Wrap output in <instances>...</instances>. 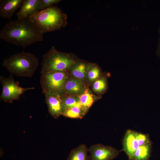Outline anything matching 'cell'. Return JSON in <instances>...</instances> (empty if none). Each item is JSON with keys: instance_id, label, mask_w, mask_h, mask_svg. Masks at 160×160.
Masks as SVG:
<instances>
[{"instance_id": "obj_1", "label": "cell", "mask_w": 160, "mask_h": 160, "mask_svg": "<svg viewBox=\"0 0 160 160\" xmlns=\"http://www.w3.org/2000/svg\"><path fill=\"white\" fill-rule=\"evenodd\" d=\"M44 33L29 17L7 23L0 32V38L12 44L25 47L42 41Z\"/></svg>"}, {"instance_id": "obj_2", "label": "cell", "mask_w": 160, "mask_h": 160, "mask_svg": "<svg viewBox=\"0 0 160 160\" xmlns=\"http://www.w3.org/2000/svg\"><path fill=\"white\" fill-rule=\"evenodd\" d=\"M28 17L44 33L60 30L68 24L67 15L57 6H52Z\"/></svg>"}, {"instance_id": "obj_3", "label": "cell", "mask_w": 160, "mask_h": 160, "mask_svg": "<svg viewBox=\"0 0 160 160\" xmlns=\"http://www.w3.org/2000/svg\"><path fill=\"white\" fill-rule=\"evenodd\" d=\"M2 65L12 75L18 77H32L39 65L37 57L24 52L15 53L3 60Z\"/></svg>"}, {"instance_id": "obj_4", "label": "cell", "mask_w": 160, "mask_h": 160, "mask_svg": "<svg viewBox=\"0 0 160 160\" xmlns=\"http://www.w3.org/2000/svg\"><path fill=\"white\" fill-rule=\"evenodd\" d=\"M77 59L72 54L59 51L53 46L43 55L40 73L67 71Z\"/></svg>"}, {"instance_id": "obj_5", "label": "cell", "mask_w": 160, "mask_h": 160, "mask_svg": "<svg viewBox=\"0 0 160 160\" xmlns=\"http://www.w3.org/2000/svg\"><path fill=\"white\" fill-rule=\"evenodd\" d=\"M68 77V71H55L41 74L40 83L44 95L57 93L61 95L65 94V87Z\"/></svg>"}, {"instance_id": "obj_6", "label": "cell", "mask_w": 160, "mask_h": 160, "mask_svg": "<svg viewBox=\"0 0 160 160\" xmlns=\"http://www.w3.org/2000/svg\"><path fill=\"white\" fill-rule=\"evenodd\" d=\"M0 81L2 85V91L0 99L11 103L14 100H18L20 95L24 92L33 89V87L23 88L19 86V82L15 81L12 75L9 77H0Z\"/></svg>"}, {"instance_id": "obj_7", "label": "cell", "mask_w": 160, "mask_h": 160, "mask_svg": "<svg viewBox=\"0 0 160 160\" xmlns=\"http://www.w3.org/2000/svg\"><path fill=\"white\" fill-rule=\"evenodd\" d=\"M121 151L110 146L100 144L93 145L88 149L90 153L89 160H113Z\"/></svg>"}, {"instance_id": "obj_8", "label": "cell", "mask_w": 160, "mask_h": 160, "mask_svg": "<svg viewBox=\"0 0 160 160\" xmlns=\"http://www.w3.org/2000/svg\"><path fill=\"white\" fill-rule=\"evenodd\" d=\"M50 115L55 119L62 115L63 111L61 95L55 93H48L44 95Z\"/></svg>"}, {"instance_id": "obj_9", "label": "cell", "mask_w": 160, "mask_h": 160, "mask_svg": "<svg viewBox=\"0 0 160 160\" xmlns=\"http://www.w3.org/2000/svg\"><path fill=\"white\" fill-rule=\"evenodd\" d=\"M136 132L128 129L126 131L123 138L121 151L126 154L128 160H131L134 153L140 146L136 137Z\"/></svg>"}, {"instance_id": "obj_10", "label": "cell", "mask_w": 160, "mask_h": 160, "mask_svg": "<svg viewBox=\"0 0 160 160\" xmlns=\"http://www.w3.org/2000/svg\"><path fill=\"white\" fill-rule=\"evenodd\" d=\"M24 0H0V16L10 19L17 9L20 7Z\"/></svg>"}, {"instance_id": "obj_11", "label": "cell", "mask_w": 160, "mask_h": 160, "mask_svg": "<svg viewBox=\"0 0 160 160\" xmlns=\"http://www.w3.org/2000/svg\"><path fill=\"white\" fill-rule=\"evenodd\" d=\"M41 0H24L17 13V19L24 18L40 11Z\"/></svg>"}, {"instance_id": "obj_12", "label": "cell", "mask_w": 160, "mask_h": 160, "mask_svg": "<svg viewBox=\"0 0 160 160\" xmlns=\"http://www.w3.org/2000/svg\"><path fill=\"white\" fill-rule=\"evenodd\" d=\"M90 63L77 59L67 70L75 79L79 80L84 79L87 75Z\"/></svg>"}, {"instance_id": "obj_13", "label": "cell", "mask_w": 160, "mask_h": 160, "mask_svg": "<svg viewBox=\"0 0 160 160\" xmlns=\"http://www.w3.org/2000/svg\"><path fill=\"white\" fill-rule=\"evenodd\" d=\"M84 91V85L81 80L68 76L65 85L64 94L76 96L83 93Z\"/></svg>"}, {"instance_id": "obj_14", "label": "cell", "mask_w": 160, "mask_h": 160, "mask_svg": "<svg viewBox=\"0 0 160 160\" xmlns=\"http://www.w3.org/2000/svg\"><path fill=\"white\" fill-rule=\"evenodd\" d=\"M152 145V142L150 141L139 146L134 153L131 160H150Z\"/></svg>"}, {"instance_id": "obj_15", "label": "cell", "mask_w": 160, "mask_h": 160, "mask_svg": "<svg viewBox=\"0 0 160 160\" xmlns=\"http://www.w3.org/2000/svg\"><path fill=\"white\" fill-rule=\"evenodd\" d=\"M88 151L87 146L81 144L71 150L67 160H89Z\"/></svg>"}, {"instance_id": "obj_16", "label": "cell", "mask_w": 160, "mask_h": 160, "mask_svg": "<svg viewBox=\"0 0 160 160\" xmlns=\"http://www.w3.org/2000/svg\"><path fill=\"white\" fill-rule=\"evenodd\" d=\"M87 111L80 104L65 110L62 115L71 118L81 119Z\"/></svg>"}, {"instance_id": "obj_17", "label": "cell", "mask_w": 160, "mask_h": 160, "mask_svg": "<svg viewBox=\"0 0 160 160\" xmlns=\"http://www.w3.org/2000/svg\"><path fill=\"white\" fill-rule=\"evenodd\" d=\"M79 98L80 104L88 111L94 102V99L92 95L87 89H86Z\"/></svg>"}, {"instance_id": "obj_18", "label": "cell", "mask_w": 160, "mask_h": 160, "mask_svg": "<svg viewBox=\"0 0 160 160\" xmlns=\"http://www.w3.org/2000/svg\"><path fill=\"white\" fill-rule=\"evenodd\" d=\"M61 97L63 111L66 109L76 106L80 104L79 97H77L75 96H72L64 94L61 96Z\"/></svg>"}, {"instance_id": "obj_19", "label": "cell", "mask_w": 160, "mask_h": 160, "mask_svg": "<svg viewBox=\"0 0 160 160\" xmlns=\"http://www.w3.org/2000/svg\"><path fill=\"white\" fill-rule=\"evenodd\" d=\"M100 70L97 66L95 64L90 63V67L87 73L88 80L93 81L99 76Z\"/></svg>"}, {"instance_id": "obj_20", "label": "cell", "mask_w": 160, "mask_h": 160, "mask_svg": "<svg viewBox=\"0 0 160 160\" xmlns=\"http://www.w3.org/2000/svg\"><path fill=\"white\" fill-rule=\"evenodd\" d=\"M106 87L105 79L102 78L96 81L93 84V89L95 92L100 93L104 91Z\"/></svg>"}, {"instance_id": "obj_21", "label": "cell", "mask_w": 160, "mask_h": 160, "mask_svg": "<svg viewBox=\"0 0 160 160\" xmlns=\"http://www.w3.org/2000/svg\"><path fill=\"white\" fill-rule=\"evenodd\" d=\"M136 137L140 146L143 145L151 141L148 134L136 132Z\"/></svg>"}, {"instance_id": "obj_22", "label": "cell", "mask_w": 160, "mask_h": 160, "mask_svg": "<svg viewBox=\"0 0 160 160\" xmlns=\"http://www.w3.org/2000/svg\"><path fill=\"white\" fill-rule=\"evenodd\" d=\"M61 1L60 0H41V10L49 7L54 4L58 3Z\"/></svg>"}, {"instance_id": "obj_23", "label": "cell", "mask_w": 160, "mask_h": 160, "mask_svg": "<svg viewBox=\"0 0 160 160\" xmlns=\"http://www.w3.org/2000/svg\"><path fill=\"white\" fill-rule=\"evenodd\" d=\"M159 47H160V45Z\"/></svg>"}]
</instances>
